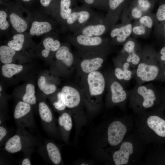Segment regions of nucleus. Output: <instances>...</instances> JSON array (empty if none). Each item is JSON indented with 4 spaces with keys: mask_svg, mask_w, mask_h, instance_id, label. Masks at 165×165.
I'll list each match as a JSON object with an SVG mask.
<instances>
[{
    "mask_svg": "<svg viewBox=\"0 0 165 165\" xmlns=\"http://www.w3.org/2000/svg\"><path fill=\"white\" fill-rule=\"evenodd\" d=\"M129 63L128 62H126L124 63L123 65V70H127L128 69V68L129 66Z\"/></svg>",
    "mask_w": 165,
    "mask_h": 165,
    "instance_id": "nucleus-46",
    "label": "nucleus"
},
{
    "mask_svg": "<svg viewBox=\"0 0 165 165\" xmlns=\"http://www.w3.org/2000/svg\"><path fill=\"white\" fill-rule=\"evenodd\" d=\"M57 101L54 102L53 105L57 110L59 111H63L65 109L66 106L63 101L61 97V92H59L57 95Z\"/></svg>",
    "mask_w": 165,
    "mask_h": 165,
    "instance_id": "nucleus-38",
    "label": "nucleus"
},
{
    "mask_svg": "<svg viewBox=\"0 0 165 165\" xmlns=\"http://www.w3.org/2000/svg\"><path fill=\"white\" fill-rule=\"evenodd\" d=\"M30 105L24 101H19L15 107L14 116L15 119L20 118L28 114L30 111Z\"/></svg>",
    "mask_w": 165,
    "mask_h": 165,
    "instance_id": "nucleus-27",
    "label": "nucleus"
},
{
    "mask_svg": "<svg viewBox=\"0 0 165 165\" xmlns=\"http://www.w3.org/2000/svg\"><path fill=\"white\" fill-rule=\"evenodd\" d=\"M108 52L78 53L76 66L81 75L99 70Z\"/></svg>",
    "mask_w": 165,
    "mask_h": 165,
    "instance_id": "nucleus-4",
    "label": "nucleus"
},
{
    "mask_svg": "<svg viewBox=\"0 0 165 165\" xmlns=\"http://www.w3.org/2000/svg\"><path fill=\"white\" fill-rule=\"evenodd\" d=\"M7 15L4 10L0 11V29L2 30L7 29L9 26V24L6 20Z\"/></svg>",
    "mask_w": 165,
    "mask_h": 165,
    "instance_id": "nucleus-37",
    "label": "nucleus"
},
{
    "mask_svg": "<svg viewBox=\"0 0 165 165\" xmlns=\"http://www.w3.org/2000/svg\"><path fill=\"white\" fill-rule=\"evenodd\" d=\"M104 17L95 12L91 7L84 4L73 9L65 24L74 33L86 25L101 21Z\"/></svg>",
    "mask_w": 165,
    "mask_h": 165,
    "instance_id": "nucleus-1",
    "label": "nucleus"
},
{
    "mask_svg": "<svg viewBox=\"0 0 165 165\" xmlns=\"http://www.w3.org/2000/svg\"><path fill=\"white\" fill-rule=\"evenodd\" d=\"M35 93L34 86L31 84H27L26 87L25 94L22 97L23 101L30 105L35 104L36 101Z\"/></svg>",
    "mask_w": 165,
    "mask_h": 165,
    "instance_id": "nucleus-28",
    "label": "nucleus"
},
{
    "mask_svg": "<svg viewBox=\"0 0 165 165\" xmlns=\"http://www.w3.org/2000/svg\"><path fill=\"white\" fill-rule=\"evenodd\" d=\"M43 44L45 48L44 50L49 54L50 51L56 52L61 46L60 41L52 37H48L43 40Z\"/></svg>",
    "mask_w": 165,
    "mask_h": 165,
    "instance_id": "nucleus-23",
    "label": "nucleus"
},
{
    "mask_svg": "<svg viewBox=\"0 0 165 165\" xmlns=\"http://www.w3.org/2000/svg\"><path fill=\"white\" fill-rule=\"evenodd\" d=\"M123 79L126 81H128L131 78L132 72L128 69L123 70Z\"/></svg>",
    "mask_w": 165,
    "mask_h": 165,
    "instance_id": "nucleus-41",
    "label": "nucleus"
},
{
    "mask_svg": "<svg viewBox=\"0 0 165 165\" xmlns=\"http://www.w3.org/2000/svg\"><path fill=\"white\" fill-rule=\"evenodd\" d=\"M111 99L112 102L117 103L124 101L127 97V94L122 85L119 82L114 81L110 86Z\"/></svg>",
    "mask_w": 165,
    "mask_h": 165,
    "instance_id": "nucleus-14",
    "label": "nucleus"
},
{
    "mask_svg": "<svg viewBox=\"0 0 165 165\" xmlns=\"http://www.w3.org/2000/svg\"><path fill=\"white\" fill-rule=\"evenodd\" d=\"M128 0H108V13L105 16L116 23Z\"/></svg>",
    "mask_w": 165,
    "mask_h": 165,
    "instance_id": "nucleus-12",
    "label": "nucleus"
},
{
    "mask_svg": "<svg viewBox=\"0 0 165 165\" xmlns=\"http://www.w3.org/2000/svg\"><path fill=\"white\" fill-rule=\"evenodd\" d=\"M115 75L116 78L119 80L123 79V71L121 68H116L114 70Z\"/></svg>",
    "mask_w": 165,
    "mask_h": 165,
    "instance_id": "nucleus-40",
    "label": "nucleus"
},
{
    "mask_svg": "<svg viewBox=\"0 0 165 165\" xmlns=\"http://www.w3.org/2000/svg\"><path fill=\"white\" fill-rule=\"evenodd\" d=\"M159 72V69L157 66L142 63L138 64L136 74L142 80L149 82L154 80L157 76Z\"/></svg>",
    "mask_w": 165,
    "mask_h": 165,
    "instance_id": "nucleus-9",
    "label": "nucleus"
},
{
    "mask_svg": "<svg viewBox=\"0 0 165 165\" xmlns=\"http://www.w3.org/2000/svg\"><path fill=\"white\" fill-rule=\"evenodd\" d=\"M156 2L158 0H155Z\"/></svg>",
    "mask_w": 165,
    "mask_h": 165,
    "instance_id": "nucleus-52",
    "label": "nucleus"
},
{
    "mask_svg": "<svg viewBox=\"0 0 165 165\" xmlns=\"http://www.w3.org/2000/svg\"><path fill=\"white\" fill-rule=\"evenodd\" d=\"M55 0H40L41 5L43 7H47L53 1Z\"/></svg>",
    "mask_w": 165,
    "mask_h": 165,
    "instance_id": "nucleus-42",
    "label": "nucleus"
},
{
    "mask_svg": "<svg viewBox=\"0 0 165 165\" xmlns=\"http://www.w3.org/2000/svg\"><path fill=\"white\" fill-rule=\"evenodd\" d=\"M0 91H1L2 90V88L1 86H0Z\"/></svg>",
    "mask_w": 165,
    "mask_h": 165,
    "instance_id": "nucleus-48",
    "label": "nucleus"
},
{
    "mask_svg": "<svg viewBox=\"0 0 165 165\" xmlns=\"http://www.w3.org/2000/svg\"><path fill=\"white\" fill-rule=\"evenodd\" d=\"M69 39L80 53L108 52L111 44L109 38L103 36H89L73 34Z\"/></svg>",
    "mask_w": 165,
    "mask_h": 165,
    "instance_id": "nucleus-2",
    "label": "nucleus"
},
{
    "mask_svg": "<svg viewBox=\"0 0 165 165\" xmlns=\"http://www.w3.org/2000/svg\"><path fill=\"white\" fill-rule=\"evenodd\" d=\"M7 131L2 127H0V141H1L6 135Z\"/></svg>",
    "mask_w": 165,
    "mask_h": 165,
    "instance_id": "nucleus-43",
    "label": "nucleus"
},
{
    "mask_svg": "<svg viewBox=\"0 0 165 165\" xmlns=\"http://www.w3.org/2000/svg\"><path fill=\"white\" fill-rule=\"evenodd\" d=\"M22 165H31L30 161L29 159L25 158L23 161L22 163Z\"/></svg>",
    "mask_w": 165,
    "mask_h": 165,
    "instance_id": "nucleus-45",
    "label": "nucleus"
},
{
    "mask_svg": "<svg viewBox=\"0 0 165 165\" xmlns=\"http://www.w3.org/2000/svg\"><path fill=\"white\" fill-rule=\"evenodd\" d=\"M147 123L149 127L158 135L165 137V120L156 116L148 118Z\"/></svg>",
    "mask_w": 165,
    "mask_h": 165,
    "instance_id": "nucleus-13",
    "label": "nucleus"
},
{
    "mask_svg": "<svg viewBox=\"0 0 165 165\" xmlns=\"http://www.w3.org/2000/svg\"><path fill=\"white\" fill-rule=\"evenodd\" d=\"M133 26L130 21L122 22L121 24L115 25L109 31L111 44L124 43L132 35Z\"/></svg>",
    "mask_w": 165,
    "mask_h": 165,
    "instance_id": "nucleus-6",
    "label": "nucleus"
},
{
    "mask_svg": "<svg viewBox=\"0 0 165 165\" xmlns=\"http://www.w3.org/2000/svg\"><path fill=\"white\" fill-rule=\"evenodd\" d=\"M131 38H129L124 43L122 53L127 52L129 54L135 52V42L134 40Z\"/></svg>",
    "mask_w": 165,
    "mask_h": 165,
    "instance_id": "nucleus-36",
    "label": "nucleus"
},
{
    "mask_svg": "<svg viewBox=\"0 0 165 165\" xmlns=\"http://www.w3.org/2000/svg\"><path fill=\"white\" fill-rule=\"evenodd\" d=\"M81 165H85L86 164L84 163H82V164H81Z\"/></svg>",
    "mask_w": 165,
    "mask_h": 165,
    "instance_id": "nucleus-50",
    "label": "nucleus"
},
{
    "mask_svg": "<svg viewBox=\"0 0 165 165\" xmlns=\"http://www.w3.org/2000/svg\"><path fill=\"white\" fill-rule=\"evenodd\" d=\"M135 23L142 25L151 30L156 23L155 14H151V13L145 14L139 20H136Z\"/></svg>",
    "mask_w": 165,
    "mask_h": 165,
    "instance_id": "nucleus-26",
    "label": "nucleus"
},
{
    "mask_svg": "<svg viewBox=\"0 0 165 165\" xmlns=\"http://www.w3.org/2000/svg\"><path fill=\"white\" fill-rule=\"evenodd\" d=\"M55 57L68 68L72 67L74 64L76 65L77 56L73 55L68 46H61L56 52Z\"/></svg>",
    "mask_w": 165,
    "mask_h": 165,
    "instance_id": "nucleus-11",
    "label": "nucleus"
},
{
    "mask_svg": "<svg viewBox=\"0 0 165 165\" xmlns=\"http://www.w3.org/2000/svg\"><path fill=\"white\" fill-rule=\"evenodd\" d=\"M74 4H75V2L76 1V0H72Z\"/></svg>",
    "mask_w": 165,
    "mask_h": 165,
    "instance_id": "nucleus-49",
    "label": "nucleus"
},
{
    "mask_svg": "<svg viewBox=\"0 0 165 165\" xmlns=\"http://www.w3.org/2000/svg\"><path fill=\"white\" fill-rule=\"evenodd\" d=\"M38 110L41 119L44 121L49 123L52 119L51 112L48 106L44 102H41L38 104Z\"/></svg>",
    "mask_w": 165,
    "mask_h": 165,
    "instance_id": "nucleus-30",
    "label": "nucleus"
},
{
    "mask_svg": "<svg viewBox=\"0 0 165 165\" xmlns=\"http://www.w3.org/2000/svg\"><path fill=\"white\" fill-rule=\"evenodd\" d=\"M133 152L132 144L128 142H124L121 144L119 150L114 153L113 158L116 165L127 164L129 156Z\"/></svg>",
    "mask_w": 165,
    "mask_h": 165,
    "instance_id": "nucleus-10",
    "label": "nucleus"
},
{
    "mask_svg": "<svg viewBox=\"0 0 165 165\" xmlns=\"http://www.w3.org/2000/svg\"><path fill=\"white\" fill-rule=\"evenodd\" d=\"M52 29V25L49 22L35 21L32 23L29 32L31 35L39 36L49 32Z\"/></svg>",
    "mask_w": 165,
    "mask_h": 165,
    "instance_id": "nucleus-15",
    "label": "nucleus"
},
{
    "mask_svg": "<svg viewBox=\"0 0 165 165\" xmlns=\"http://www.w3.org/2000/svg\"><path fill=\"white\" fill-rule=\"evenodd\" d=\"M131 2L138 6L145 14L151 13L156 2L155 0H133Z\"/></svg>",
    "mask_w": 165,
    "mask_h": 165,
    "instance_id": "nucleus-29",
    "label": "nucleus"
},
{
    "mask_svg": "<svg viewBox=\"0 0 165 165\" xmlns=\"http://www.w3.org/2000/svg\"><path fill=\"white\" fill-rule=\"evenodd\" d=\"M23 66L20 64L9 63L5 64L2 67V73L4 77L10 78L21 72Z\"/></svg>",
    "mask_w": 165,
    "mask_h": 165,
    "instance_id": "nucleus-19",
    "label": "nucleus"
},
{
    "mask_svg": "<svg viewBox=\"0 0 165 165\" xmlns=\"http://www.w3.org/2000/svg\"><path fill=\"white\" fill-rule=\"evenodd\" d=\"M77 88L69 86H65L62 88L61 99L67 107L72 108L80 104L81 97L80 90Z\"/></svg>",
    "mask_w": 165,
    "mask_h": 165,
    "instance_id": "nucleus-7",
    "label": "nucleus"
},
{
    "mask_svg": "<svg viewBox=\"0 0 165 165\" xmlns=\"http://www.w3.org/2000/svg\"><path fill=\"white\" fill-rule=\"evenodd\" d=\"M150 31L143 25L135 23L133 24L132 35L135 37H146Z\"/></svg>",
    "mask_w": 165,
    "mask_h": 165,
    "instance_id": "nucleus-31",
    "label": "nucleus"
},
{
    "mask_svg": "<svg viewBox=\"0 0 165 165\" xmlns=\"http://www.w3.org/2000/svg\"><path fill=\"white\" fill-rule=\"evenodd\" d=\"M81 90L86 97H96L102 95L105 88V77L99 70L82 75Z\"/></svg>",
    "mask_w": 165,
    "mask_h": 165,
    "instance_id": "nucleus-3",
    "label": "nucleus"
},
{
    "mask_svg": "<svg viewBox=\"0 0 165 165\" xmlns=\"http://www.w3.org/2000/svg\"><path fill=\"white\" fill-rule=\"evenodd\" d=\"M116 24L104 16L100 21L86 25L74 34L89 36H100L109 32Z\"/></svg>",
    "mask_w": 165,
    "mask_h": 165,
    "instance_id": "nucleus-5",
    "label": "nucleus"
},
{
    "mask_svg": "<svg viewBox=\"0 0 165 165\" xmlns=\"http://www.w3.org/2000/svg\"><path fill=\"white\" fill-rule=\"evenodd\" d=\"M0 124L1 123V120H0Z\"/></svg>",
    "mask_w": 165,
    "mask_h": 165,
    "instance_id": "nucleus-51",
    "label": "nucleus"
},
{
    "mask_svg": "<svg viewBox=\"0 0 165 165\" xmlns=\"http://www.w3.org/2000/svg\"><path fill=\"white\" fill-rule=\"evenodd\" d=\"M137 92L143 98L142 105L144 108H150L153 106L156 97L152 90L147 89L145 86H141L138 88Z\"/></svg>",
    "mask_w": 165,
    "mask_h": 165,
    "instance_id": "nucleus-16",
    "label": "nucleus"
},
{
    "mask_svg": "<svg viewBox=\"0 0 165 165\" xmlns=\"http://www.w3.org/2000/svg\"><path fill=\"white\" fill-rule=\"evenodd\" d=\"M160 58L161 60L165 62V46H163L161 49L160 51Z\"/></svg>",
    "mask_w": 165,
    "mask_h": 165,
    "instance_id": "nucleus-44",
    "label": "nucleus"
},
{
    "mask_svg": "<svg viewBox=\"0 0 165 165\" xmlns=\"http://www.w3.org/2000/svg\"><path fill=\"white\" fill-rule=\"evenodd\" d=\"M24 41V35L19 33L13 36V39L8 42L7 45L15 51H19L23 47Z\"/></svg>",
    "mask_w": 165,
    "mask_h": 165,
    "instance_id": "nucleus-24",
    "label": "nucleus"
},
{
    "mask_svg": "<svg viewBox=\"0 0 165 165\" xmlns=\"http://www.w3.org/2000/svg\"><path fill=\"white\" fill-rule=\"evenodd\" d=\"M155 26V34L157 38L165 41V21L156 23Z\"/></svg>",
    "mask_w": 165,
    "mask_h": 165,
    "instance_id": "nucleus-35",
    "label": "nucleus"
},
{
    "mask_svg": "<svg viewBox=\"0 0 165 165\" xmlns=\"http://www.w3.org/2000/svg\"><path fill=\"white\" fill-rule=\"evenodd\" d=\"M46 149L49 156L53 163L58 164L61 160V154L59 149L53 143L50 142L46 145Z\"/></svg>",
    "mask_w": 165,
    "mask_h": 165,
    "instance_id": "nucleus-22",
    "label": "nucleus"
},
{
    "mask_svg": "<svg viewBox=\"0 0 165 165\" xmlns=\"http://www.w3.org/2000/svg\"><path fill=\"white\" fill-rule=\"evenodd\" d=\"M58 123L60 126L63 127L67 131H70L72 127V118L70 115L64 112L59 117Z\"/></svg>",
    "mask_w": 165,
    "mask_h": 165,
    "instance_id": "nucleus-33",
    "label": "nucleus"
},
{
    "mask_svg": "<svg viewBox=\"0 0 165 165\" xmlns=\"http://www.w3.org/2000/svg\"><path fill=\"white\" fill-rule=\"evenodd\" d=\"M155 16L156 23L165 21V0L160 2Z\"/></svg>",
    "mask_w": 165,
    "mask_h": 165,
    "instance_id": "nucleus-34",
    "label": "nucleus"
},
{
    "mask_svg": "<svg viewBox=\"0 0 165 165\" xmlns=\"http://www.w3.org/2000/svg\"><path fill=\"white\" fill-rule=\"evenodd\" d=\"M9 19L13 27L19 33L24 32L28 25L26 21L15 13H12L9 15Z\"/></svg>",
    "mask_w": 165,
    "mask_h": 165,
    "instance_id": "nucleus-18",
    "label": "nucleus"
},
{
    "mask_svg": "<svg viewBox=\"0 0 165 165\" xmlns=\"http://www.w3.org/2000/svg\"><path fill=\"white\" fill-rule=\"evenodd\" d=\"M59 19L65 23L72 12L71 6L74 4L72 0H59Z\"/></svg>",
    "mask_w": 165,
    "mask_h": 165,
    "instance_id": "nucleus-17",
    "label": "nucleus"
},
{
    "mask_svg": "<svg viewBox=\"0 0 165 165\" xmlns=\"http://www.w3.org/2000/svg\"><path fill=\"white\" fill-rule=\"evenodd\" d=\"M84 4L97 9L108 10V0H82Z\"/></svg>",
    "mask_w": 165,
    "mask_h": 165,
    "instance_id": "nucleus-32",
    "label": "nucleus"
},
{
    "mask_svg": "<svg viewBox=\"0 0 165 165\" xmlns=\"http://www.w3.org/2000/svg\"><path fill=\"white\" fill-rule=\"evenodd\" d=\"M140 57L135 52L128 54L127 58V61L128 63H131L134 65L138 64L140 61Z\"/></svg>",
    "mask_w": 165,
    "mask_h": 165,
    "instance_id": "nucleus-39",
    "label": "nucleus"
},
{
    "mask_svg": "<svg viewBox=\"0 0 165 165\" xmlns=\"http://www.w3.org/2000/svg\"><path fill=\"white\" fill-rule=\"evenodd\" d=\"M37 83L40 90L46 94L53 93L56 90V85L53 84L47 83L45 77L43 76L39 77Z\"/></svg>",
    "mask_w": 165,
    "mask_h": 165,
    "instance_id": "nucleus-25",
    "label": "nucleus"
},
{
    "mask_svg": "<svg viewBox=\"0 0 165 165\" xmlns=\"http://www.w3.org/2000/svg\"><path fill=\"white\" fill-rule=\"evenodd\" d=\"M15 51L8 46L3 45L0 47V60L4 64H9L13 61Z\"/></svg>",
    "mask_w": 165,
    "mask_h": 165,
    "instance_id": "nucleus-21",
    "label": "nucleus"
},
{
    "mask_svg": "<svg viewBox=\"0 0 165 165\" xmlns=\"http://www.w3.org/2000/svg\"><path fill=\"white\" fill-rule=\"evenodd\" d=\"M21 0L23 2H28L31 1V0Z\"/></svg>",
    "mask_w": 165,
    "mask_h": 165,
    "instance_id": "nucleus-47",
    "label": "nucleus"
},
{
    "mask_svg": "<svg viewBox=\"0 0 165 165\" xmlns=\"http://www.w3.org/2000/svg\"><path fill=\"white\" fill-rule=\"evenodd\" d=\"M125 126L120 121L112 122L108 129V141L112 146L119 144L123 140L127 132Z\"/></svg>",
    "mask_w": 165,
    "mask_h": 165,
    "instance_id": "nucleus-8",
    "label": "nucleus"
},
{
    "mask_svg": "<svg viewBox=\"0 0 165 165\" xmlns=\"http://www.w3.org/2000/svg\"><path fill=\"white\" fill-rule=\"evenodd\" d=\"M164 74H165V72H164Z\"/></svg>",
    "mask_w": 165,
    "mask_h": 165,
    "instance_id": "nucleus-53",
    "label": "nucleus"
},
{
    "mask_svg": "<svg viewBox=\"0 0 165 165\" xmlns=\"http://www.w3.org/2000/svg\"><path fill=\"white\" fill-rule=\"evenodd\" d=\"M22 145L20 136L15 135L9 139L6 143L5 148L8 152L14 153L19 151Z\"/></svg>",
    "mask_w": 165,
    "mask_h": 165,
    "instance_id": "nucleus-20",
    "label": "nucleus"
}]
</instances>
